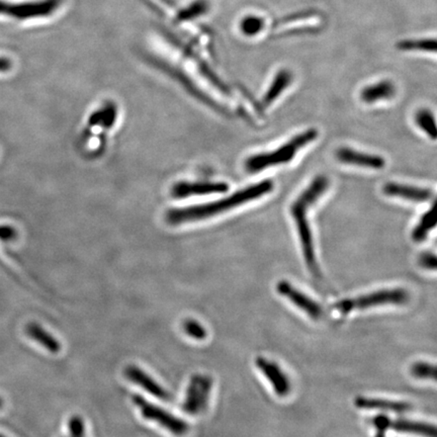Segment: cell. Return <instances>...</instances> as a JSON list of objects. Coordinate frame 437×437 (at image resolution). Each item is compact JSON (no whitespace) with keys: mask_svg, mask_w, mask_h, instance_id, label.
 <instances>
[{"mask_svg":"<svg viewBox=\"0 0 437 437\" xmlns=\"http://www.w3.org/2000/svg\"><path fill=\"white\" fill-rule=\"evenodd\" d=\"M62 4L63 0H42V1L21 2V4H11L0 0V14L21 21L46 18L54 14Z\"/></svg>","mask_w":437,"mask_h":437,"instance_id":"6","label":"cell"},{"mask_svg":"<svg viewBox=\"0 0 437 437\" xmlns=\"http://www.w3.org/2000/svg\"><path fill=\"white\" fill-rule=\"evenodd\" d=\"M228 190V185L223 182H200L182 183L176 185L173 190L175 197H190V195H202L225 192Z\"/></svg>","mask_w":437,"mask_h":437,"instance_id":"15","label":"cell"},{"mask_svg":"<svg viewBox=\"0 0 437 437\" xmlns=\"http://www.w3.org/2000/svg\"><path fill=\"white\" fill-rule=\"evenodd\" d=\"M292 82H293V73L289 69L279 70L277 73L275 74L274 79H272V82L270 83L267 93L263 96V106H269L272 105L289 88Z\"/></svg>","mask_w":437,"mask_h":437,"instance_id":"17","label":"cell"},{"mask_svg":"<svg viewBox=\"0 0 437 437\" xmlns=\"http://www.w3.org/2000/svg\"><path fill=\"white\" fill-rule=\"evenodd\" d=\"M410 294L402 287L380 289L373 293L361 294L356 298L344 299L333 304L331 308L341 315H347L354 311L366 310L373 307L397 305L409 303Z\"/></svg>","mask_w":437,"mask_h":437,"instance_id":"4","label":"cell"},{"mask_svg":"<svg viewBox=\"0 0 437 437\" xmlns=\"http://www.w3.org/2000/svg\"><path fill=\"white\" fill-rule=\"evenodd\" d=\"M272 190H274V182L272 180L260 181L217 202L202 206L171 210L166 215V219L171 225H182V224L202 221L242 206L251 200L260 199L272 192Z\"/></svg>","mask_w":437,"mask_h":437,"instance_id":"1","label":"cell"},{"mask_svg":"<svg viewBox=\"0 0 437 437\" xmlns=\"http://www.w3.org/2000/svg\"><path fill=\"white\" fill-rule=\"evenodd\" d=\"M335 157L339 163L359 166V168L381 169L386 165V160L381 156L364 153V152L354 150L347 147L337 149L335 152Z\"/></svg>","mask_w":437,"mask_h":437,"instance_id":"11","label":"cell"},{"mask_svg":"<svg viewBox=\"0 0 437 437\" xmlns=\"http://www.w3.org/2000/svg\"><path fill=\"white\" fill-rule=\"evenodd\" d=\"M354 406L361 410H378V411L404 413L412 410L410 403L403 401L380 399L359 396L354 401Z\"/></svg>","mask_w":437,"mask_h":437,"instance_id":"14","label":"cell"},{"mask_svg":"<svg viewBox=\"0 0 437 437\" xmlns=\"http://www.w3.org/2000/svg\"><path fill=\"white\" fill-rule=\"evenodd\" d=\"M328 187H329L328 178L324 175L317 176L291 206V215L293 216L297 230H298L304 259H305L309 272L315 279H320L321 272L319 269L317 257H316L315 247H314L313 233L307 214H308L309 209L325 194Z\"/></svg>","mask_w":437,"mask_h":437,"instance_id":"2","label":"cell"},{"mask_svg":"<svg viewBox=\"0 0 437 437\" xmlns=\"http://www.w3.org/2000/svg\"><path fill=\"white\" fill-rule=\"evenodd\" d=\"M396 94V86L392 81L385 79L369 84L361 91V100L366 103H376L379 101L390 100Z\"/></svg>","mask_w":437,"mask_h":437,"instance_id":"16","label":"cell"},{"mask_svg":"<svg viewBox=\"0 0 437 437\" xmlns=\"http://www.w3.org/2000/svg\"><path fill=\"white\" fill-rule=\"evenodd\" d=\"M418 264L422 269L436 270L437 267L436 255L431 252L422 253L419 257Z\"/></svg>","mask_w":437,"mask_h":437,"instance_id":"26","label":"cell"},{"mask_svg":"<svg viewBox=\"0 0 437 437\" xmlns=\"http://www.w3.org/2000/svg\"><path fill=\"white\" fill-rule=\"evenodd\" d=\"M0 437H6V436H2V434H0Z\"/></svg>","mask_w":437,"mask_h":437,"instance_id":"30","label":"cell"},{"mask_svg":"<svg viewBox=\"0 0 437 437\" xmlns=\"http://www.w3.org/2000/svg\"><path fill=\"white\" fill-rule=\"evenodd\" d=\"M212 380L207 375H195L188 385L182 410L188 415L195 416L204 412L211 395Z\"/></svg>","mask_w":437,"mask_h":437,"instance_id":"7","label":"cell"},{"mask_svg":"<svg viewBox=\"0 0 437 437\" xmlns=\"http://www.w3.org/2000/svg\"><path fill=\"white\" fill-rule=\"evenodd\" d=\"M183 331L187 333L188 336L194 338L195 340H204L207 336V331L200 322L194 319H187L182 324Z\"/></svg>","mask_w":437,"mask_h":437,"instance_id":"24","label":"cell"},{"mask_svg":"<svg viewBox=\"0 0 437 437\" xmlns=\"http://www.w3.org/2000/svg\"><path fill=\"white\" fill-rule=\"evenodd\" d=\"M13 68V62L7 58L0 57V72H7Z\"/></svg>","mask_w":437,"mask_h":437,"instance_id":"28","label":"cell"},{"mask_svg":"<svg viewBox=\"0 0 437 437\" xmlns=\"http://www.w3.org/2000/svg\"><path fill=\"white\" fill-rule=\"evenodd\" d=\"M383 192L388 197H400L416 202H428L433 197V192L431 190L398 182L386 183Z\"/></svg>","mask_w":437,"mask_h":437,"instance_id":"12","label":"cell"},{"mask_svg":"<svg viewBox=\"0 0 437 437\" xmlns=\"http://www.w3.org/2000/svg\"><path fill=\"white\" fill-rule=\"evenodd\" d=\"M16 238V230L9 226H0V240L9 241Z\"/></svg>","mask_w":437,"mask_h":437,"instance_id":"27","label":"cell"},{"mask_svg":"<svg viewBox=\"0 0 437 437\" xmlns=\"http://www.w3.org/2000/svg\"><path fill=\"white\" fill-rule=\"evenodd\" d=\"M26 333L29 337L42 345L51 354H58L61 350V344L58 339L37 323H30L26 326Z\"/></svg>","mask_w":437,"mask_h":437,"instance_id":"18","label":"cell"},{"mask_svg":"<svg viewBox=\"0 0 437 437\" xmlns=\"http://www.w3.org/2000/svg\"><path fill=\"white\" fill-rule=\"evenodd\" d=\"M317 130H306L305 132L294 136L286 144L282 145L277 150L250 156L245 163L246 170L250 173H257L264 169L272 168V166L289 163V161L293 160L294 156L302 148L312 143L317 139Z\"/></svg>","mask_w":437,"mask_h":437,"instance_id":"3","label":"cell"},{"mask_svg":"<svg viewBox=\"0 0 437 437\" xmlns=\"http://www.w3.org/2000/svg\"><path fill=\"white\" fill-rule=\"evenodd\" d=\"M376 428V437H385V432L393 431L400 433L416 434L424 437H436V425L408 419H390L376 416L371 421Z\"/></svg>","mask_w":437,"mask_h":437,"instance_id":"8","label":"cell"},{"mask_svg":"<svg viewBox=\"0 0 437 437\" xmlns=\"http://www.w3.org/2000/svg\"><path fill=\"white\" fill-rule=\"evenodd\" d=\"M125 376L128 380L140 386L146 392L153 395L154 397L164 401L169 400V394L166 392L165 389L161 387L148 374L145 373L143 369L138 368L136 366H127L125 369Z\"/></svg>","mask_w":437,"mask_h":437,"instance_id":"13","label":"cell"},{"mask_svg":"<svg viewBox=\"0 0 437 437\" xmlns=\"http://www.w3.org/2000/svg\"><path fill=\"white\" fill-rule=\"evenodd\" d=\"M436 226V204L429 209L428 211L423 214V216L420 219L419 223L415 227L412 232V239L415 242H421L426 239L429 232L433 230Z\"/></svg>","mask_w":437,"mask_h":437,"instance_id":"20","label":"cell"},{"mask_svg":"<svg viewBox=\"0 0 437 437\" xmlns=\"http://www.w3.org/2000/svg\"><path fill=\"white\" fill-rule=\"evenodd\" d=\"M1 405H2V401L1 399H0V407H1Z\"/></svg>","mask_w":437,"mask_h":437,"instance_id":"29","label":"cell"},{"mask_svg":"<svg viewBox=\"0 0 437 437\" xmlns=\"http://www.w3.org/2000/svg\"><path fill=\"white\" fill-rule=\"evenodd\" d=\"M255 366L262 371V375L269 380L274 393L279 397H287L291 392V381L284 371L275 362L263 356L255 359Z\"/></svg>","mask_w":437,"mask_h":437,"instance_id":"10","label":"cell"},{"mask_svg":"<svg viewBox=\"0 0 437 437\" xmlns=\"http://www.w3.org/2000/svg\"><path fill=\"white\" fill-rule=\"evenodd\" d=\"M402 52L436 53V40L434 38H406L396 45Z\"/></svg>","mask_w":437,"mask_h":437,"instance_id":"19","label":"cell"},{"mask_svg":"<svg viewBox=\"0 0 437 437\" xmlns=\"http://www.w3.org/2000/svg\"><path fill=\"white\" fill-rule=\"evenodd\" d=\"M415 120H416V124L421 129V131H423L432 140L436 139V123L431 110H425V108L418 110Z\"/></svg>","mask_w":437,"mask_h":437,"instance_id":"22","label":"cell"},{"mask_svg":"<svg viewBox=\"0 0 437 437\" xmlns=\"http://www.w3.org/2000/svg\"><path fill=\"white\" fill-rule=\"evenodd\" d=\"M267 26V21L257 14H248L241 19L239 30L245 37L255 38L262 34Z\"/></svg>","mask_w":437,"mask_h":437,"instance_id":"21","label":"cell"},{"mask_svg":"<svg viewBox=\"0 0 437 437\" xmlns=\"http://www.w3.org/2000/svg\"><path fill=\"white\" fill-rule=\"evenodd\" d=\"M133 402L137 408H139L145 419L155 422L176 436H182L187 433L190 426L185 420L178 418L163 408L152 404L142 396H133Z\"/></svg>","mask_w":437,"mask_h":437,"instance_id":"5","label":"cell"},{"mask_svg":"<svg viewBox=\"0 0 437 437\" xmlns=\"http://www.w3.org/2000/svg\"><path fill=\"white\" fill-rule=\"evenodd\" d=\"M70 437H86L84 422L79 416L71 417L69 420Z\"/></svg>","mask_w":437,"mask_h":437,"instance_id":"25","label":"cell"},{"mask_svg":"<svg viewBox=\"0 0 437 437\" xmlns=\"http://www.w3.org/2000/svg\"><path fill=\"white\" fill-rule=\"evenodd\" d=\"M277 293L287 299L297 308L300 309L312 320L318 321L323 317V308L318 302L314 301L311 297L307 296L303 292L299 291L291 282L279 281L277 284Z\"/></svg>","mask_w":437,"mask_h":437,"instance_id":"9","label":"cell"},{"mask_svg":"<svg viewBox=\"0 0 437 437\" xmlns=\"http://www.w3.org/2000/svg\"><path fill=\"white\" fill-rule=\"evenodd\" d=\"M410 375L418 380H436V368L429 362L417 361L410 368Z\"/></svg>","mask_w":437,"mask_h":437,"instance_id":"23","label":"cell"}]
</instances>
